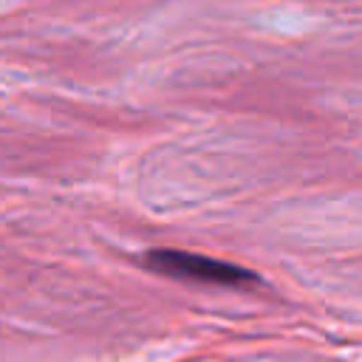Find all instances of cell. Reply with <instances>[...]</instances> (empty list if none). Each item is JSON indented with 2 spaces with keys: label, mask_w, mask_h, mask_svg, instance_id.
Segmentation results:
<instances>
[{
  "label": "cell",
  "mask_w": 362,
  "mask_h": 362,
  "mask_svg": "<svg viewBox=\"0 0 362 362\" xmlns=\"http://www.w3.org/2000/svg\"><path fill=\"white\" fill-rule=\"evenodd\" d=\"M144 266L156 274L187 280V283H215V286L257 283V274L243 266L215 260L206 255H195V252H181V249H153L144 255Z\"/></svg>",
  "instance_id": "obj_1"
}]
</instances>
